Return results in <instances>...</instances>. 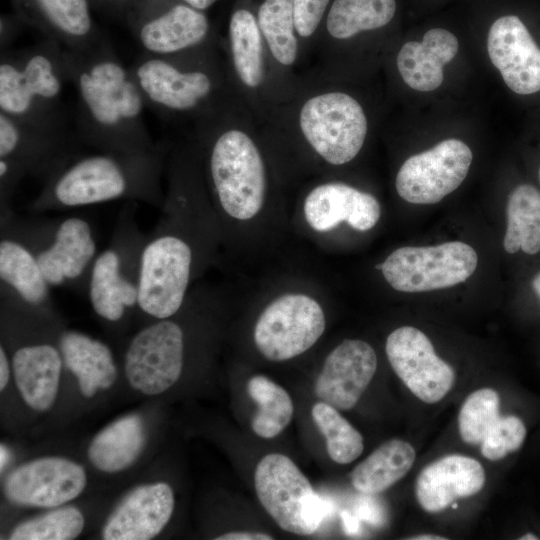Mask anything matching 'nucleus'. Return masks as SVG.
Segmentation results:
<instances>
[{
    "label": "nucleus",
    "instance_id": "c85d7f7f",
    "mask_svg": "<svg viewBox=\"0 0 540 540\" xmlns=\"http://www.w3.org/2000/svg\"><path fill=\"white\" fill-rule=\"evenodd\" d=\"M415 458L411 444L401 439L388 440L352 470L351 483L365 494L383 492L409 472Z\"/></svg>",
    "mask_w": 540,
    "mask_h": 540
},
{
    "label": "nucleus",
    "instance_id": "4be33fe9",
    "mask_svg": "<svg viewBox=\"0 0 540 540\" xmlns=\"http://www.w3.org/2000/svg\"><path fill=\"white\" fill-rule=\"evenodd\" d=\"M13 12L64 49L91 47L106 36L92 16L91 0H10Z\"/></svg>",
    "mask_w": 540,
    "mask_h": 540
},
{
    "label": "nucleus",
    "instance_id": "58836bf2",
    "mask_svg": "<svg viewBox=\"0 0 540 540\" xmlns=\"http://www.w3.org/2000/svg\"><path fill=\"white\" fill-rule=\"evenodd\" d=\"M330 0H293L296 32L311 36L318 28Z\"/></svg>",
    "mask_w": 540,
    "mask_h": 540
},
{
    "label": "nucleus",
    "instance_id": "c756f323",
    "mask_svg": "<svg viewBox=\"0 0 540 540\" xmlns=\"http://www.w3.org/2000/svg\"><path fill=\"white\" fill-rule=\"evenodd\" d=\"M507 229L503 246L506 252L521 249L526 254L540 251V191L530 184L517 186L509 195Z\"/></svg>",
    "mask_w": 540,
    "mask_h": 540
},
{
    "label": "nucleus",
    "instance_id": "2eb2a0df",
    "mask_svg": "<svg viewBox=\"0 0 540 540\" xmlns=\"http://www.w3.org/2000/svg\"><path fill=\"white\" fill-rule=\"evenodd\" d=\"M478 256L472 246L451 241L435 246H405L382 262L388 284L400 292H426L466 281L475 271Z\"/></svg>",
    "mask_w": 540,
    "mask_h": 540
},
{
    "label": "nucleus",
    "instance_id": "a18cd8bd",
    "mask_svg": "<svg viewBox=\"0 0 540 540\" xmlns=\"http://www.w3.org/2000/svg\"><path fill=\"white\" fill-rule=\"evenodd\" d=\"M182 1H184L188 5L201 11H205L206 9L210 8L217 2V0H182Z\"/></svg>",
    "mask_w": 540,
    "mask_h": 540
},
{
    "label": "nucleus",
    "instance_id": "5701e85b",
    "mask_svg": "<svg viewBox=\"0 0 540 540\" xmlns=\"http://www.w3.org/2000/svg\"><path fill=\"white\" fill-rule=\"evenodd\" d=\"M116 495V494H115ZM115 495L99 494L18 516L1 530L7 540H75L98 528Z\"/></svg>",
    "mask_w": 540,
    "mask_h": 540
},
{
    "label": "nucleus",
    "instance_id": "8fccbe9b",
    "mask_svg": "<svg viewBox=\"0 0 540 540\" xmlns=\"http://www.w3.org/2000/svg\"><path fill=\"white\" fill-rule=\"evenodd\" d=\"M538 178H539V182H540V168H539V171H538Z\"/></svg>",
    "mask_w": 540,
    "mask_h": 540
},
{
    "label": "nucleus",
    "instance_id": "37998d69",
    "mask_svg": "<svg viewBox=\"0 0 540 540\" xmlns=\"http://www.w3.org/2000/svg\"><path fill=\"white\" fill-rule=\"evenodd\" d=\"M215 540H271L269 534L255 531H229L214 537Z\"/></svg>",
    "mask_w": 540,
    "mask_h": 540
},
{
    "label": "nucleus",
    "instance_id": "bb28decb",
    "mask_svg": "<svg viewBox=\"0 0 540 540\" xmlns=\"http://www.w3.org/2000/svg\"><path fill=\"white\" fill-rule=\"evenodd\" d=\"M1 296L41 314L59 316L50 285L29 247L14 235L0 231Z\"/></svg>",
    "mask_w": 540,
    "mask_h": 540
},
{
    "label": "nucleus",
    "instance_id": "4468645a",
    "mask_svg": "<svg viewBox=\"0 0 540 540\" xmlns=\"http://www.w3.org/2000/svg\"><path fill=\"white\" fill-rule=\"evenodd\" d=\"M124 20L142 53L182 56L205 43L210 24L204 11L182 0H135Z\"/></svg>",
    "mask_w": 540,
    "mask_h": 540
},
{
    "label": "nucleus",
    "instance_id": "09e8293b",
    "mask_svg": "<svg viewBox=\"0 0 540 540\" xmlns=\"http://www.w3.org/2000/svg\"><path fill=\"white\" fill-rule=\"evenodd\" d=\"M519 539L520 540H537V539H539V537H537V535H535L533 533H527V534H524L523 536H521Z\"/></svg>",
    "mask_w": 540,
    "mask_h": 540
},
{
    "label": "nucleus",
    "instance_id": "0eeeda50",
    "mask_svg": "<svg viewBox=\"0 0 540 540\" xmlns=\"http://www.w3.org/2000/svg\"><path fill=\"white\" fill-rule=\"evenodd\" d=\"M162 405L143 402L107 422L77 449L105 492L117 494L157 458L164 427Z\"/></svg>",
    "mask_w": 540,
    "mask_h": 540
},
{
    "label": "nucleus",
    "instance_id": "412c9836",
    "mask_svg": "<svg viewBox=\"0 0 540 540\" xmlns=\"http://www.w3.org/2000/svg\"><path fill=\"white\" fill-rule=\"evenodd\" d=\"M385 351L394 372L421 401L439 402L451 390L454 370L437 356L431 341L419 329H395L387 337Z\"/></svg>",
    "mask_w": 540,
    "mask_h": 540
},
{
    "label": "nucleus",
    "instance_id": "f257e3e1",
    "mask_svg": "<svg viewBox=\"0 0 540 540\" xmlns=\"http://www.w3.org/2000/svg\"><path fill=\"white\" fill-rule=\"evenodd\" d=\"M68 83L77 94L76 134L97 151L144 152L156 143L146 128L143 95L109 39L81 50L63 48Z\"/></svg>",
    "mask_w": 540,
    "mask_h": 540
},
{
    "label": "nucleus",
    "instance_id": "f8f14e48",
    "mask_svg": "<svg viewBox=\"0 0 540 540\" xmlns=\"http://www.w3.org/2000/svg\"><path fill=\"white\" fill-rule=\"evenodd\" d=\"M177 506L173 484L157 471V458L121 489L94 532L102 540H153L164 535Z\"/></svg>",
    "mask_w": 540,
    "mask_h": 540
},
{
    "label": "nucleus",
    "instance_id": "dca6fc26",
    "mask_svg": "<svg viewBox=\"0 0 540 540\" xmlns=\"http://www.w3.org/2000/svg\"><path fill=\"white\" fill-rule=\"evenodd\" d=\"M299 122L307 142L333 165L354 159L367 134V119L361 105L343 92L308 99L301 108Z\"/></svg>",
    "mask_w": 540,
    "mask_h": 540
},
{
    "label": "nucleus",
    "instance_id": "20e7f679",
    "mask_svg": "<svg viewBox=\"0 0 540 540\" xmlns=\"http://www.w3.org/2000/svg\"><path fill=\"white\" fill-rule=\"evenodd\" d=\"M167 146L144 152L97 151L77 154L43 182L28 204L34 214L127 200L161 209V175Z\"/></svg>",
    "mask_w": 540,
    "mask_h": 540
},
{
    "label": "nucleus",
    "instance_id": "a878e982",
    "mask_svg": "<svg viewBox=\"0 0 540 540\" xmlns=\"http://www.w3.org/2000/svg\"><path fill=\"white\" fill-rule=\"evenodd\" d=\"M304 216L317 232H327L342 222L357 231L373 228L381 215L378 200L350 185L332 182L315 187L304 201Z\"/></svg>",
    "mask_w": 540,
    "mask_h": 540
},
{
    "label": "nucleus",
    "instance_id": "cd10ccee",
    "mask_svg": "<svg viewBox=\"0 0 540 540\" xmlns=\"http://www.w3.org/2000/svg\"><path fill=\"white\" fill-rule=\"evenodd\" d=\"M485 483V471L475 459L452 454L428 464L417 477L416 499L429 513L444 510L457 499L478 493Z\"/></svg>",
    "mask_w": 540,
    "mask_h": 540
},
{
    "label": "nucleus",
    "instance_id": "79ce46f5",
    "mask_svg": "<svg viewBox=\"0 0 540 540\" xmlns=\"http://www.w3.org/2000/svg\"><path fill=\"white\" fill-rule=\"evenodd\" d=\"M135 0H91L93 7L124 18Z\"/></svg>",
    "mask_w": 540,
    "mask_h": 540
},
{
    "label": "nucleus",
    "instance_id": "ddd939ff",
    "mask_svg": "<svg viewBox=\"0 0 540 540\" xmlns=\"http://www.w3.org/2000/svg\"><path fill=\"white\" fill-rule=\"evenodd\" d=\"M259 502L283 530L311 535L326 515L323 500L298 466L286 455L264 456L254 472Z\"/></svg>",
    "mask_w": 540,
    "mask_h": 540
},
{
    "label": "nucleus",
    "instance_id": "6e6552de",
    "mask_svg": "<svg viewBox=\"0 0 540 540\" xmlns=\"http://www.w3.org/2000/svg\"><path fill=\"white\" fill-rule=\"evenodd\" d=\"M0 478L2 508L8 520L21 511L45 510L110 494L101 488L78 450L51 449L19 458Z\"/></svg>",
    "mask_w": 540,
    "mask_h": 540
},
{
    "label": "nucleus",
    "instance_id": "de8ad7c7",
    "mask_svg": "<svg viewBox=\"0 0 540 540\" xmlns=\"http://www.w3.org/2000/svg\"><path fill=\"white\" fill-rule=\"evenodd\" d=\"M532 287L537 294V296L540 298V272L535 275L532 281Z\"/></svg>",
    "mask_w": 540,
    "mask_h": 540
},
{
    "label": "nucleus",
    "instance_id": "7ed1b4c3",
    "mask_svg": "<svg viewBox=\"0 0 540 540\" xmlns=\"http://www.w3.org/2000/svg\"><path fill=\"white\" fill-rule=\"evenodd\" d=\"M64 323L1 297L0 343L10 356L19 436L62 430L65 370L58 332Z\"/></svg>",
    "mask_w": 540,
    "mask_h": 540
},
{
    "label": "nucleus",
    "instance_id": "9b49d317",
    "mask_svg": "<svg viewBox=\"0 0 540 540\" xmlns=\"http://www.w3.org/2000/svg\"><path fill=\"white\" fill-rule=\"evenodd\" d=\"M207 167L217 204L226 217L244 221L258 214L265 199V167L246 133L219 131L211 138Z\"/></svg>",
    "mask_w": 540,
    "mask_h": 540
},
{
    "label": "nucleus",
    "instance_id": "9d476101",
    "mask_svg": "<svg viewBox=\"0 0 540 540\" xmlns=\"http://www.w3.org/2000/svg\"><path fill=\"white\" fill-rule=\"evenodd\" d=\"M58 342L65 370L62 430L124 393L119 354L105 341L64 323Z\"/></svg>",
    "mask_w": 540,
    "mask_h": 540
},
{
    "label": "nucleus",
    "instance_id": "c9c22d12",
    "mask_svg": "<svg viewBox=\"0 0 540 540\" xmlns=\"http://www.w3.org/2000/svg\"><path fill=\"white\" fill-rule=\"evenodd\" d=\"M443 64L422 42L405 43L397 55V67L404 82L414 90L429 92L443 82Z\"/></svg>",
    "mask_w": 540,
    "mask_h": 540
},
{
    "label": "nucleus",
    "instance_id": "393cba45",
    "mask_svg": "<svg viewBox=\"0 0 540 540\" xmlns=\"http://www.w3.org/2000/svg\"><path fill=\"white\" fill-rule=\"evenodd\" d=\"M487 50L513 92L528 95L540 90V48L519 17L507 15L493 22Z\"/></svg>",
    "mask_w": 540,
    "mask_h": 540
},
{
    "label": "nucleus",
    "instance_id": "49530a36",
    "mask_svg": "<svg viewBox=\"0 0 540 540\" xmlns=\"http://www.w3.org/2000/svg\"><path fill=\"white\" fill-rule=\"evenodd\" d=\"M410 540H446V537H442L434 534H421L408 538Z\"/></svg>",
    "mask_w": 540,
    "mask_h": 540
},
{
    "label": "nucleus",
    "instance_id": "2f4dec72",
    "mask_svg": "<svg viewBox=\"0 0 540 540\" xmlns=\"http://www.w3.org/2000/svg\"><path fill=\"white\" fill-rule=\"evenodd\" d=\"M229 40L234 69L248 87L263 80L262 40L258 21L251 12L237 9L229 22Z\"/></svg>",
    "mask_w": 540,
    "mask_h": 540
},
{
    "label": "nucleus",
    "instance_id": "f03ea898",
    "mask_svg": "<svg viewBox=\"0 0 540 540\" xmlns=\"http://www.w3.org/2000/svg\"><path fill=\"white\" fill-rule=\"evenodd\" d=\"M187 164L171 158L169 187L161 217L143 246L140 262L137 326L176 314L184 304L200 262L194 230L203 226L199 195Z\"/></svg>",
    "mask_w": 540,
    "mask_h": 540
},
{
    "label": "nucleus",
    "instance_id": "b1692460",
    "mask_svg": "<svg viewBox=\"0 0 540 540\" xmlns=\"http://www.w3.org/2000/svg\"><path fill=\"white\" fill-rule=\"evenodd\" d=\"M377 369L374 349L365 341L345 339L326 357L314 384L315 395L338 410L352 409Z\"/></svg>",
    "mask_w": 540,
    "mask_h": 540
},
{
    "label": "nucleus",
    "instance_id": "ea45409f",
    "mask_svg": "<svg viewBox=\"0 0 540 540\" xmlns=\"http://www.w3.org/2000/svg\"><path fill=\"white\" fill-rule=\"evenodd\" d=\"M422 44L433 53L443 65H446L453 60L459 48L456 36L443 28H433L428 30L423 36Z\"/></svg>",
    "mask_w": 540,
    "mask_h": 540
},
{
    "label": "nucleus",
    "instance_id": "e433bc0d",
    "mask_svg": "<svg viewBox=\"0 0 540 540\" xmlns=\"http://www.w3.org/2000/svg\"><path fill=\"white\" fill-rule=\"evenodd\" d=\"M500 398L494 389L481 388L464 401L458 415V428L462 440L480 445L488 430L500 417Z\"/></svg>",
    "mask_w": 540,
    "mask_h": 540
},
{
    "label": "nucleus",
    "instance_id": "7c9ffc66",
    "mask_svg": "<svg viewBox=\"0 0 540 540\" xmlns=\"http://www.w3.org/2000/svg\"><path fill=\"white\" fill-rule=\"evenodd\" d=\"M395 11V0H334L326 26L333 38L348 39L387 25Z\"/></svg>",
    "mask_w": 540,
    "mask_h": 540
},
{
    "label": "nucleus",
    "instance_id": "f704fd0d",
    "mask_svg": "<svg viewBox=\"0 0 540 540\" xmlns=\"http://www.w3.org/2000/svg\"><path fill=\"white\" fill-rule=\"evenodd\" d=\"M312 418L325 437L330 458L338 464H349L363 452L364 442L356 430L335 407L320 401L313 405Z\"/></svg>",
    "mask_w": 540,
    "mask_h": 540
},
{
    "label": "nucleus",
    "instance_id": "473e14b6",
    "mask_svg": "<svg viewBox=\"0 0 540 540\" xmlns=\"http://www.w3.org/2000/svg\"><path fill=\"white\" fill-rule=\"evenodd\" d=\"M247 392L258 405V411L251 421L253 432L264 439L274 438L283 432L294 413L288 392L264 375L251 377Z\"/></svg>",
    "mask_w": 540,
    "mask_h": 540
},
{
    "label": "nucleus",
    "instance_id": "f3484780",
    "mask_svg": "<svg viewBox=\"0 0 540 540\" xmlns=\"http://www.w3.org/2000/svg\"><path fill=\"white\" fill-rule=\"evenodd\" d=\"M182 56L141 53L130 66L146 107L162 115L190 113L206 104L215 90L211 73L185 66Z\"/></svg>",
    "mask_w": 540,
    "mask_h": 540
},
{
    "label": "nucleus",
    "instance_id": "1a4fd4ad",
    "mask_svg": "<svg viewBox=\"0 0 540 540\" xmlns=\"http://www.w3.org/2000/svg\"><path fill=\"white\" fill-rule=\"evenodd\" d=\"M1 231L25 243L50 287L86 291L97 245L91 223L82 216L27 219L13 210L0 216Z\"/></svg>",
    "mask_w": 540,
    "mask_h": 540
},
{
    "label": "nucleus",
    "instance_id": "6ab92c4d",
    "mask_svg": "<svg viewBox=\"0 0 540 540\" xmlns=\"http://www.w3.org/2000/svg\"><path fill=\"white\" fill-rule=\"evenodd\" d=\"M325 325L318 301L305 294H285L260 314L254 342L266 359L286 361L309 350L324 333Z\"/></svg>",
    "mask_w": 540,
    "mask_h": 540
},
{
    "label": "nucleus",
    "instance_id": "a19ab883",
    "mask_svg": "<svg viewBox=\"0 0 540 540\" xmlns=\"http://www.w3.org/2000/svg\"><path fill=\"white\" fill-rule=\"evenodd\" d=\"M27 26L17 14H1L0 17V47L1 52L8 50L10 43L17 37L22 28Z\"/></svg>",
    "mask_w": 540,
    "mask_h": 540
},
{
    "label": "nucleus",
    "instance_id": "aec40b11",
    "mask_svg": "<svg viewBox=\"0 0 540 540\" xmlns=\"http://www.w3.org/2000/svg\"><path fill=\"white\" fill-rule=\"evenodd\" d=\"M472 152L458 139L444 140L409 157L396 176V190L413 204H434L456 190L466 178Z\"/></svg>",
    "mask_w": 540,
    "mask_h": 540
},
{
    "label": "nucleus",
    "instance_id": "a211bd4d",
    "mask_svg": "<svg viewBox=\"0 0 540 540\" xmlns=\"http://www.w3.org/2000/svg\"><path fill=\"white\" fill-rule=\"evenodd\" d=\"M76 131L68 126L28 123L0 112V159L23 180L43 182L80 152Z\"/></svg>",
    "mask_w": 540,
    "mask_h": 540
},
{
    "label": "nucleus",
    "instance_id": "423d86ee",
    "mask_svg": "<svg viewBox=\"0 0 540 540\" xmlns=\"http://www.w3.org/2000/svg\"><path fill=\"white\" fill-rule=\"evenodd\" d=\"M66 82L63 47L54 41L45 38L1 52L0 112L37 125L67 126L62 98Z\"/></svg>",
    "mask_w": 540,
    "mask_h": 540
},
{
    "label": "nucleus",
    "instance_id": "c03bdc74",
    "mask_svg": "<svg viewBox=\"0 0 540 540\" xmlns=\"http://www.w3.org/2000/svg\"><path fill=\"white\" fill-rule=\"evenodd\" d=\"M12 445L5 441L0 444V476L6 473L19 459Z\"/></svg>",
    "mask_w": 540,
    "mask_h": 540
},
{
    "label": "nucleus",
    "instance_id": "4c0bfd02",
    "mask_svg": "<svg viewBox=\"0 0 540 540\" xmlns=\"http://www.w3.org/2000/svg\"><path fill=\"white\" fill-rule=\"evenodd\" d=\"M526 433L525 424L519 417L500 415L480 444L481 453L490 461L500 460L520 449Z\"/></svg>",
    "mask_w": 540,
    "mask_h": 540
},
{
    "label": "nucleus",
    "instance_id": "72a5a7b5",
    "mask_svg": "<svg viewBox=\"0 0 540 540\" xmlns=\"http://www.w3.org/2000/svg\"><path fill=\"white\" fill-rule=\"evenodd\" d=\"M257 21L274 58L282 65H292L298 50L293 0H264Z\"/></svg>",
    "mask_w": 540,
    "mask_h": 540
},
{
    "label": "nucleus",
    "instance_id": "39448f33",
    "mask_svg": "<svg viewBox=\"0 0 540 540\" xmlns=\"http://www.w3.org/2000/svg\"><path fill=\"white\" fill-rule=\"evenodd\" d=\"M136 202L119 212L108 246L97 254L88 280L91 308L118 342L137 324L140 262L146 240L136 220Z\"/></svg>",
    "mask_w": 540,
    "mask_h": 540
}]
</instances>
